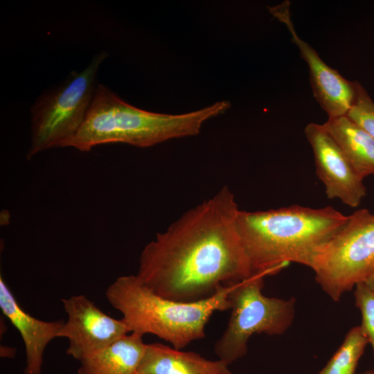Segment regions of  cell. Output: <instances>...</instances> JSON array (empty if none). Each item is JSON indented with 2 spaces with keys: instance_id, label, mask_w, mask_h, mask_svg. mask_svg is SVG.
Returning a JSON list of instances; mask_svg holds the SVG:
<instances>
[{
  "instance_id": "1",
  "label": "cell",
  "mask_w": 374,
  "mask_h": 374,
  "mask_svg": "<svg viewBox=\"0 0 374 374\" xmlns=\"http://www.w3.org/2000/svg\"><path fill=\"white\" fill-rule=\"evenodd\" d=\"M239 211L223 187L145 245L136 276L159 295L186 302L248 278L253 273L237 231Z\"/></svg>"
},
{
  "instance_id": "2",
  "label": "cell",
  "mask_w": 374,
  "mask_h": 374,
  "mask_svg": "<svg viewBox=\"0 0 374 374\" xmlns=\"http://www.w3.org/2000/svg\"><path fill=\"white\" fill-rule=\"evenodd\" d=\"M347 217L332 206L292 205L266 211L240 210L236 227L253 274L271 276L290 262L310 267L317 250Z\"/></svg>"
},
{
  "instance_id": "3",
  "label": "cell",
  "mask_w": 374,
  "mask_h": 374,
  "mask_svg": "<svg viewBox=\"0 0 374 374\" xmlns=\"http://www.w3.org/2000/svg\"><path fill=\"white\" fill-rule=\"evenodd\" d=\"M230 107L229 101L222 100L181 114L151 112L128 104L98 84L82 125L61 148L89 152L99 145L116 143L148 148L197 135L204 122L224 114Z\"/></svg>"
},
{
  "instance_id": "4",
  "label": "cell",
  "mask_w": 374,
  "mask_h": 374,
  "mask_svg": "<svg viewBox=\"0 0 374 374\" xmlns=\"http://www.w3.org/2000/svg\"><path fill=\"white\" fill-rule=\"evenodd\" d=\"M234 284L221 286L206 299L186 302L161 296L136 275H126L118 277L105 295L130 332L154 335L181 350L204 338L206 326L215 312L230 310L229 295Z\"/></svg>"
},
{
  "instance_id": "5",
  "label": "cell",
  "mask_w": 374,
  "mask_h": 374,
  "mask_svg": "<svg viewBox=\"0 0 374 374\" xmlns=\"http://www.w3.org/2000/svg\"><path fill=\"white\" fill-rule=\"evenodd\" d=\"M267 276L253 274L234 284L229 295L231 317L214 346L218 359L229 366L247 355L248 341L252 335H281L294 322L296 299L264 295V278Z\"/></svg>"
},
{
  "instance_id": "6",
  "label": "cell",
  "mask_w": 374,
  "mask_h": 374,
  "mask_svg": "<svg viewBox=\"0 0 374 374\" xmlns=\"http://www.w3.org/2000/svg\"><path fill=\"white\" fill-rule=\"evenodd\" d=\"M107 56L106 52L99 53L82 71H73L62 83L38 98L31 107L27 159L46 150L61 148L77 133L94 96L97 72Z\"/></svg>"
},
{
  "instance_id": "7",
  "label": "cell",
  "mask_w": 374,
  "mask_h": 374,
  "mask_svg": "<svg viewBox=\"0 0 374 374\" xmlns=\"http://www.w3.org/2000/svg\"><path fill=\"white\" fill-rule=\"evenodd\" d=\"M321 290L334 301L374 271V214L359 209L317 250L310 267Z\"/></svg>"
},
{
  "instance_id": "8",
  "label": "cell",
  "mask_w": 374,
  "mask_h": 374,
  "mask_svg": "<svg viewBox=\"0 0 374 374\" xmlns=\"http://www.w3.org/2000/svg\"><path fill=\"white\" fill-rule=\"evenodd\" d=\"M67 319L59 337L67 339V355L80 361L118 340L130 331L121 319L103 312L84 295L62 299Z\"/></svg>"
},
{
  "instance_id": "9",
  "label": "cell",
  "mask_w": 374,
  "mask_h": 374,
  "mask_svg": "<svg viewBox=\"0 0 374 374\" xmlns=\"http://www.w3.org/2000/svg\"><path fill=\"white\" fill-rule=\"evenodd\" d=\"M268 10L288 29L292 42L297 46L302 58L308 64L314 97L328 114V118L346 115L355 101V80L349 81L330 68L317 51L297 35L291 19L289 1L268 7Z\"/></svg>"
},
{
  "instance_id": "10",
  "label": "cell",
  "mask_w": 374,
  "mask_h": 374,
  "mask_svg": "<svg viewBox=\"0 0 374 374\" xmlns=\"http://www.w3.org/2000/svg\"><path fill=\"white\" fill-rule=\"evenodd\" d=\"M314 155L316 172L328 199L357 207L366 195L364 179L322 125L310 123L304 130Z\"/></svg>"
},
{
  "instance_id": "11",
  "label": "cell",
  "mask_w": 374,
  "mask_h": 374,
  "mask_svg": "<svg viewBox=\"0 0 374 374\" xmlns=\"http://www.w3.org/2000/svg\"><path fill=\"white\" fill-rule=\"evenodd\" d=\"M0 308L24 341L26 353L24 374H42L44 350L51 341L59 337L64 321H43L27 313L21 308L1 276Z\"/></svg>"
},
{
  "instance_id": "12",
  "label": "cell",
  "mask_w": 374,
  "mask_h": 374,
  "mask_svg": "<svg viewBox=\"0 0 374 374\" xmlns=\"http://www.w3.org/2000/svg\"><path fill=\"white\" fill-rule=\"evenodd\" d=\"M136 374H232L224 362L159 343L148 344Z\"/></svg>"
},
{
  "instance_id": "13",
  "label": "cell",
  "mask_w": 374,
  "mask_h": 374,
  "mask_svg": "<svg viewBox=\"0 0 374 374\" xmlns=\"http://www.w3.org/2000/svg\"><path fill=\"white\" fill-rule=\"evenodd\" d=\"M130 332L80 361L78 374H136L147 344Z\"/></svg>"
},
{
  "instance_id": "14",
  "label": "cell",
  "mask_w": 374,
  "mask_h": 374,
  "mask_svg": "<svg viewBox=\"0 0 374 374\" xmlns=\"http://www.w3.org/2000/svg\"><path fill=\"white\" fill-rule=\"evenodd\" d=\"M323 127L364 179L374 175V139L346 115L328 118Z\"/></svg>"
},
{
  "instance_id": "15",
  "label": "cell",
  "mask_w": 374,
  "mask_h": 374,
  "mask_svg": "<svg viewBox=\"0 0 374 374\" xmlns=\"http://www.w3.org/2000/svg\"><path fill=\"white\" fill-rule=\"evenodd\" d=\"M368 344L361 325L353 327L318 374H355L358 362Z\"/></svg>"
},
{
  "instance_id": "16",
  "label": "cell",
  "mask_w": 374,
  "mask_h": 374,
  "mask_svg": "<svg viewBox=\"0 0 374 374\" xmlns=\"http://www.w3.org/2000/svg\"><path fill=\"white\" fill-rule=\"evenodd\" d=\"M354 103L346 116L374 139V102L361 84L355 80Z\"/></svg>"
},
{
  "instance_id": "17",
  "label": "cell",
  "mask_w": 374,
  "mask_h": 374,
  "mask_svg": "<svg viewBox=\"0 0 374 374\" xmlns=\"http://www.w3.org/2000/svg\"><path fill=\"white\" fill-rule=\"evenodd\" d=\"M356 306L362 314V324L371 344L374 357V291L364 282L355 287L354 292Z\"/></svg>"
},
{
  "instance_id": "18",
  "label": "cell",
  "mask_w": 374,
  "mask_h": 374,
  "mask_svg": "<svg viewBox=\"0 0 374 374\" xmlns=\"http://www.w3.org/2000/svg\"><path fill=\"white\" fill-rule=\"evenodd\" d=\"M370 289L374 291V271L364 282Z\"/></svg>"
},
{
  "instance_id": "19",
  "label": "cell",
  "mask_w": 374,
  "mask_h": 374,
  "mask_svg": "<svg viewBox=\"0 0 374 374\" xmlns=\"http://www.w3.org/2000/svg\"><path fill=\"white\" fill-rule=\"evenodd\" d=\"M358 374H374V369L368 370Z\"/></svg>"
}]
</instances>
